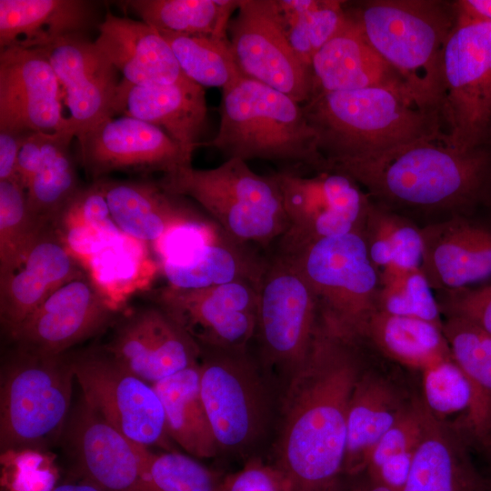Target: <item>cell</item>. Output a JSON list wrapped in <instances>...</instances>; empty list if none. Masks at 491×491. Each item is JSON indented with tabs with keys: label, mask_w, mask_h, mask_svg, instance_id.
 Returning <instances> with one entry per match:
<instances>
[{
	"label": "cell",
	"mask_w": 491,
	"mask_h": 491,
	"mask_svg": "<svg viewBox=\"0 0 491 491\" xmlns=\"http://www.w3.org/2000/svg\"><path fill=\"white\" fill-rule=\"evenodd\" d=\"M371 348L319 311L305 364L288 380L276 465L294 491H327L343 475L347 413Z\"/></svg>",
	"instance_id": "obj_1"
},
{
	"label": "cell",
	"mask_w": 491,
	"mask_h": 491,
	"mask_svg": "<svg viewBox=\"0 0 491 491\" xmlns=\"http://www.w3.org/2000/svg\"><path fill=\"white\" fill-rule=\"evenodd\" d=\"M331 170L353 178L374 203L416 223L491 213V145L459 150L422 139Z\"/></svg>",
	"instance_id": "obj_2"
},
{
	"label": "cell",
	"mask_w": 491,
	"mask_h": 491,
	"mask_svg": "<svg viewBox=\"0 0 491 491\" xmlns=\"http://www.w3.org/2000/svg\"><path fill=\"white\" fill-rule=\"evenodd\" d=\"M303 107L328 170L422 139L444 142L437 114L403 89L321 93Z\"/></svg>",
	"instance_id": "obj_3"
},
{
	"label": "cell",
	"mask_w": 491,
	"mask_h": 491,
	"mask_svg": "<svg viewBox=\"0 0 491 491\" xmlns=\"http://www.w3.org/2000/svg\"><path fill=\"white\" fill-rule=\"evenodd\" d=\"M345 9L419 104L439 116L442 57L457 19L455 1H345Z\"/></svg>",
	"instance_id": "obj_4"
},
{
	"label": "cell",
	"mask_w": 491,
	"mask_h": 491,
	"mask_svg": "<svg viewBox=\"0 0 491 491\" xmlns=\"http://www.w3.org/2000/svg\"><path fill=\"white\" fill-rule=\"evenodd\" d=\"M220 122L207 145L226 159H263L328 171L303 105L261 82L242 76L222 90Z\"/></svg>",
	"instance_id": "obj_5"
},
{
	"label": "cell",
	"mask_w": 491,
	"mask_h": 491,
	"mask_svg": "<svg viewBox=\"0 0 491 491\" xmlns=\"http://www.w3.org/2000/svg\"><path fill=\"white\" fill-rule=\"evenodd\" d=\"M158 185L170 195L196 201L229 237L266 247L279 240L287 219L278 184L239 158L209 169L192 165L164 175Z\"/></svg>",
	"instance_id": "obj_6"
},
{
	"label": "cell",
	"mask_w": 491,
	"mask_h": 491,
	"mask_svg": "<svg viewBox=\"0 0 491 491\" xmlns=\"http://www.w3.org/2000/svg\"><path fill=\"white\" fill-rule=\"evenodd\" d=\"M74 380L68 352L42 356L15 349L1 369L2 452L39 448L61 437L72 409Z\"/></svg>",
	"instance_id": "obj_7"
},
{
	"label": "cell",
	"mask_w": 491,
	"mask_h": 491,
	"mask_svg": "<svg viewBox=\"0 0 491 491\" xmlns=\"http://www.w3.org/2000/svg\"><path fill=\"white\" fill-rule=\"evenodd\" d=\"M456 12L442 57L439 117L444 142L470 150L491 145V22Z\"/></svg>",
	"instance_id": "obj_8"
},
{
	"label": "cell",
	"mask_w": 491,
	"mask_h": 491,
	"mask_svg": "<svg viewBox=\"0 0 491 491\" xmlns=\"http://www.w3.org/2000/svg\"><path fill=\"white\" fill-rule=\"evenodd\" d=\"M200 393L218 452L240 454L264 434L269 396L246 348L201 347Z\"/></svg>",
	"instance_id": "obj_9"
},
{
	"label": "cell",
	"mask_w": 491,
	"mask_h": 491,
	"mask_svg": "<svg viewBox=\"0 0 491 491\" xmlns=\"http://www.w3.org/2000/svg\"><path fill=\"white\" fill-rule=\"evenodd\" d=\"M292 259L311 286L320 312L356 336L377 310L380 274L370 261L362 231L321 239Z\"/></svg>",
	"instance_id": "obj_10"
},
{
	"label": "cell",
	"mask_w": 491,
	"mask_h": 491,
	"mask_svg": "<svg viewBox=\"0 0 491 491\" xmlns=\"http://www.w3.org/2000/svg\"><path fill=\"white\" fill-rule=\"evenodd\" d=\"M273 175L287 219L278 254L293 256L321 239L363 230L371 200L347 175L328 170L305 176L286 168Z\"/></svg>",
	"instance_id": "obj_11"
},
{
	"label": "cell",
	"mask_w": 491,
	"mask_h": 491,
	"mask_svg": "<svg viewBox=\"0 0 491 491\" xmlns=\"http://www.w3.org/2000/svg\"><path fill=\"white\" fill-rule=\"evenodd\" d=\"M318 301L295 263L275 254L259 292L256 335L265 366L290 377L305 364L316 334Z\"/></svg>",
	"instance_id": "obj_12"
},
{
	"label": "cell",
	"mask_w": 491,
	"mask_h": 491,
	"mask_svg": "<svg viewBox=\"0 0 491 491\" xmlns=\"http://www.w3.org/2000/svg\"><path fill=\"white\" fill-rule=\"evenodd\" d=\"M69 356L82 397L96 413L131 441L171 450L164 408L152 384L101 346Z\"/></svg>",
	"instance_id": "obj_13"
},
{
	"label": "cell",
	"mask_w": 491,
	"mask_h": 491,
	"mask_svg": "<svg viewBox=\"0 0 491 491\" xmlns=\"http://www.w3.org/2000/svg\"><path fill=\"white\" fill-rule=\"evenodd\" d=\"M260 286L250 281L196 289L166 286L150 297L200 347L246 348L256 331Z\"/></svg>",
	"instance_id": "obj_14"
},
{
	"label": "cell",
	"mask_w": 491,
	"mask_h": 491,
	"mask_svg": "<svg viewBox=\"0 0 491 491\" xmlns=\"http://www.w3.org/2000/svg\"><path fill=\"white\" fill-rule=\"evenodd\" d=\"M228 34L235 58L245 76L302 105L311 97V72L288 41L276 0H239Z\"/></svg>",
	"instance_id": "obj_15"
},
{
	"label": "cell",
	"mask_w": 491,
	"mask_h": 491,
	"mask_svg": "<svg viewBox=\"0 0 491 491\" xmlns=\"http://www.w3.org/2000/svg\"><path fill=\"white\" fill-rule=\"evenodd\" d=\"M79 159L94 181L112 172L172 174L191 166L195 149L140 119L109 117L77 135Z\"/></svg>",
	"instance_id": "obj_16"
},
{
	"label": "cell",
	"mask_w": 491,
	"mask_h": 491,
	"mask_svg": "<svg viewBox=\"0 0 491 491\" xmlns=\"http://www.w3.org/2000/svg\"><path fill=\"white\" fill-rule=\"evenodd\" d=\"M117 310L85 275L58 288L8 337L15 349L59 356L113 326Z\"/></svg>",
	"instance_id": "obj_17"
},
{
	"label": "cell",
	"mask_w": 491,
	"mask_h": 491,
	"mask_svg": "<svg viewBox=\"0 0 491 491\" xmlns=\"http://www.w3.org/2000/svg\"><path fill=\"white\" fill-rule=\"evenodd\" d=\"M77 474L105 491H148L145 451L85 400L72 407L62 432Z\"/></svg>",
	"instance_id": "obj_18"
},
{
	"label": "cell",
	"mask_w": 491,
	"mask_h": 491,
	"mask_svg": "<svg viewBox=\"0 0 491 491\" xmlns=\"http://www.w3.org/2000/svg\"><path fill=\"white\" fill-rule=\"evenodd\" d=\"M114 326L101 347L149 384L199 364V345L157 305L135 309L117 318Z\"/></svg>",
	"instance_id": "obj_19"
},
{
	"label": "cell",
	"mask_w": 491,
	"mask_h": 491,
	"mask_svg": "<svg viewBox=\"0 0 491 491\" xmlns=\"http://www.w3.org/2000/svg\"><path fill=\"white\" fill-rule=\"evenodd\" d=\"M0 50V130L73 131L63 110L59 82L43 50Z\"/></svg>",
	"instance_id": "obj_20"
},
{
	"label": "cell",
	"mask_w": 491,
	"mask_h": 491,
	"mask_svg": "<svg viewBox=\"0 0 491 491\" xmlns=\"http://www.w3.org/2000/svg\"><path fill=\"white\" fill-rule=\"evenodd\" d=\"M40 49L57 77L75 137L114 116L117 70L94 41L76 34Z\"/></svg>",
	"instance_id": "obj_21"
},
{
	"label": "cell",
	"mask_w": 491,
	"mask_h": 491,
	"mask_svg": "<svg viewBox=\"0 0 491 491\" xmlns=\"http://www.w3.org/2000/svg\"><path fill=\"white\" fill-rule=\"evenodd\" d=\"M421 270L433 290L491 278V213L455 215L421 225Z\"/></svg>",
	"instance_id": "obj_22"
},
{
	"label": "cell",
	"mask_w": 491,
	"mask_h": 491,
	"mask_svg": "<svg viewBox=\"0 0 491 491\" xmlns=\"http://www.w3.org/2000/svg\"><path fill=\"white\" fill-rule=\"evenodd\" d=\"M75 256L53 225L39 235L22 265L0 279V321L9 336L65 284L84 276Z\"/></svg>",
	"instance_id": "obj_23"
},
{
	"label": "cell",
	"mask_w": 491,
	"mask_h": 491,
	"mask_svg": "<svg viewBox=\"0 0 491 491\" xmlns=\"http://www.w3.org/2000/svg\"><path fill=\"white\" fill-rule=\"evenodd\" d=\"M110 214L126 235L158 242L175 231L203 229L210 224L199 213L163 190L157 183L100 179Z\"/></svg>",
	"instance_id": "obj_24"
},
{
	"label": "cell",
	"mask_w": 491,
	"mask_h": 491,
	"mask_svg": "<svg viewBox=\"0 0 491 491\" xmlns=\"http://www.w3.org/2000/svg\"><path fill=\"white\" fill-rule=\"evenodd\" d=\"M94 41L123 81L137 85L173 84L186 79L161 34L144 23L109 10Z\"/></svg>",
	"instance_id": "obj_25"
},
{
	"label": "cell",
	"mask_w": 491,
	"mask_h": 491,
	"mask_svg": "<svg viewBox=\"0 0 491 491\" xmlns=\"http://www.w3.org/2000/svg\"><path fill=\"white\" fill-rule=\"evenodd\" d=\"M121 114L151 124L183 146L195 149L207 106L204 87L190 79L166 85L119 82L113 105Z\"/></svg>",
	"instance_id": "obj_26"
},
{
	"label": "cell",
	"mask_w": 491,
	"mask_h": 491,
	"mask_svg": "<svg viewBox=\"0 0 491 491\" xmlns=\"http://www.w3.org/2000/svg\"><path fill=\"white\" fill-rule=\"evenodd\" d=\"M310 72L311 96L376 86L403 89L412 94L347 15L337 32L314 55Z\"/></svg>",
	"instance_id": "obj_27"
},
{
	"label": "cell",
	"mask_w": 491,
	"mask_h": 491,
	"mask_svg": "<svg viewBox=\"0 0 491 491\" xmlns=\"http://www.w3.org/2000/svg\"><path fill=\"white\" fill-rule=\"evenodd\" d=\"M267 262L215 226L186 251L165 255L162 269L168 286L196 289L235 281L261 285Z\"/></svg>",
	"instance_id": "obj_28"
},
{
	"label": "cell",
	"mask_w": 491,
	"mask_h": 491,
	"mask_svg": "<svg viewBox=\"0 0 491 491\" xmlns=\"http://www.w3.org/2000/svg\"><path fill=\"white\" fill-rule=\"evenodd\" d=\"M426 409L423 433L402 491H475L480 468L466 433L457 422L439 419Z\"/></svg>",
	"instance_id": "obj_29"
},
{
	"label": "cell",
	"mask_w": 491,
	"mask_h": 491,
	"mask_svg": "<svg viewBox=\"0 0 491 491\" xmlns=\"http://www.w3.org/2000/svg\"><path fill=\"white\" fill-rule=\"evenodd\" d=\"M442 330L472 393L470 406L457 423L475 453L491 465V335L459 317H446Z\"/></svg>",
	"instance_id": "obj_30"
},
{
	"label": "cell",
	"mask_w": 491,
	"mask_h": 491,
	"mask_svg": "<svg viewBox=\"0 0 491 491\" xmlns=\"http://www.w3.org/2000/svg\"><path fill=\"white\" fill-rule=\"evenodd\" d=\"M412 398H406L384 375L366 367L349 401L343 475L357 474L366 468L373 448Z\"/></svg>",
	"instance_id": "obj_31"
},
{
	"label": "cell",
	"mask_w": 491,
	"mask_h": 491,
	"mask_svg": "<svg viewBox=\"0 0 491 491\" xmlns=\"http://www.w3.org/2000/svg\"><path fill=\"white\" fill-rule=\"evenodd\" d=\"M94 4L84 0H0V49H40L94 24Z\"/></svg>",
	"instance_id": "obj_32"
},
{
	"label": "cell",
	"mask_w": 491,
	"mask_h": 491,
	"mask_svg": "<svg viewBox=\"0 0 491 491\" xmlns=\"http://www.w3.org/2000/svg\"><path fill=\"white\" fill-rule=\"evenodd\" d=\"M358 336L375 353L421 371L452 358L442 326L418 318L376 311Z\"/></svg>",
	"instance_id": "obj_33"
},
{
	"label": "cell",
	"mask_w": 491,
	"mask_h": 491,
	"mask_svg": "<svg viewBox=\"0 0 491 491\" xmlns=\"http://www.w3.org/2000/svg\"><path fill=\"white\" fill-rule=\"evenodd\" d=\"M152 386L162 403L169 437L191 456H216L218 447L200 393L199 364Z\"/></svg>",
	"instance_id": "obj_34"
},
{
	"label": "cell",
	"mask_w": 491,
	"mask_h": 491,
	"mask_svg": "<svg viewBox=\"0 0 491 491\" xmlns=\"http://www.w3.org/2000/svg\"><path fill=\"white\" fill-rule=\"evenodd\" d=\"M121 4L158 32L228 37L239 0H129Z\"/></svg>",
	"instance_id": "obj_35"
},
{
	"label": "cell",
	"mask_w": 491,
	"mask_h": 491,
	"mask_svg": "<svg viewBox=\"0 0 491 491\" xmlns=\"http://www.w3.org/2000/svg\"><path fill=\"white\" fill-rule=\"evenodd\" d=\"M75 137L71 130L51 134L42 162L26 185L28 210L45 226L55 223L81 188L69 151Z\"/></svg>",
	"instance_id": "obj_36"
},
{
	"label": "cell",
	"mask_w": 491,
	"mask_h": 491,
	"mask_svg": "<svg viewBox=\"0 0 491 491\" xmlns=\"http://www.w3.org/2000/svg\"><path fill=\"white\" fill-rule=\"evenodd\" d=\"M362 232L379 274L420 268L423 238L416 221L371 201Z\"/></svg>",
	"instance_id": "obj_37"
},
{
	"label": "cell",
	"mask_w": 491,
	"mask_h": 491,
	"mask_svg": "<svg viewBox=\"0 0 491 491\" xmlns=\"http://www.w3.org/2000/svg\"><path fill=\"white\" fill-rule=\"evenodd\" d=\"M276 4L294 52L310 70L316 53L345 22V1L276 0Z\"/></svg>",
	"instance_id": "obj_38"
},
{
	"label": "cell",
	"mask_w": 491,
	"mask_h": 491,
	"mask_svg": "<svg viewBox=\"0 0 491 491\" xmlns=\"http://www.w3.org/2000/svg\"><path fill=\"white\" fill-rule=\"evenodd\" d=\"M170 45L184 75L205 87H228L242 76L228 37L159 32Z\"/></svg>",
	"instance_id": "obj_39"
},
{
	"label": "cell",
	"mask_w": 491,
	"mask_h": 491,
	"mask_svg": "<svg viewBox=\"0 0 491 491\" xmlns=\"http://www.w3.org/2000/svg\"><path fill=\"white\" fill-rule=\"evenodd\" d=\"M47 226L31 215L25 189L17 180L0 181V279L22 265Z\"/></svg>",
	"instance_id": "obj_40"
},
{
	"label": "cell",
	"mask_w": 491,
	"mask_h": 491,
	"mask_svg": "<svg viewBox=\"0 0 491 491\" xmlns=\"http://www.w3.org/2000/svg\"><path fill=\"white\" fill-rule=\"evenodd\" d=\"M376 311L443 326L436 295L421 268L381 272Z\"/></svg>",
	"instance_id": "obj_41"
},
{
	"label": "cell",
	"mask_w": 491,
	"mask_h": 491,
	"mask_svg": "<svg viewBox=\"0 0 491 491\" xmlns=\"http://www.w3.org/2000/svg\"><path fill=\"white\" fill-rule=\"evenodd\" d=\"M148 491H220L222 478L190 456L145 451Z\"/></svg>",
	"instance_id": "obj_42"
},
{
	"label": "cell",
	"mask_w": 491,
	"mask_h": 491,
	"mask_svg": "<svg viewBox=\"0 0 491 491\" xmlns=\"http://www.w3.org/2000/svg\"><path fill=\"white\" fill-rule=\"evenodd\" d=\"M421 372L420 397L433 416L446 420L448 416L456 413L466 414L471 404V388L453 358L440 361Z\"/></svg>",
	"instance_id": "obj_43"
},
{
	"label": "cell",
	"mask_w": 491,
	"mask_h": 491,
	"mask_svg": "<svg viewBox=\"0 0 491 491\" xmlns=\"http://www.w3.org/2000/svg\"><path fill=\"white\" fill-rule=\"evenodd\" d=\"M53 226L60 235H95L112 241L121 232L112 219L99 180L80 188Z\"/></svg>",
	"instance_id": "obj_44"
},
{
	"label": "cell",
	"mask_w": 491,
	"mask_h": 491,
	"mask_svg": "<svg viewBox=\"0 0 491 491\" xmlns=\"http://www.w3.org/2000/svg\"><path fill=\"white\" fill-rule=\"evenodd\" d=\"M426 412L421 397L413 396L404 413L373 448L366 469L374 471L388 457L415 448L423 433Z\"/></svg>",
	"instance_id": "obj_45"
},
{
	"label": "cell",
	"mask_w": 491,
	"mask_h": 491,
	"mask_svg": "<svg viewBox=\"0 0 491 491\" xmlns=\"http://www.w3.org/2000/svg\"><path fill=\"white\" fill-rule=\"evenodd\" d=\"M436 297L446 317L466 319L491 335V283L439 290Z\"/></svg>",
	"instance_id": "obj_46"
},
{
	"label": "cell",
	"mask_w": 491,
	"mask_h": 491,
	"mask_svg": "<svg viewBox=\"0 0 491 491\" xmlns=\"http://www.w3.org/2000/svg\"><path fill=\"white\" fill-rule=\"evenodd\" d=\"M220 491H294L285 472L276 464L251 458L239 470L224 476Z\"/></svg>",
	"instance_id": "obj_47"
},
{
	"label": "cell",
	"mask_w": 491,
	"mask_h": 491,
	"mask_svg": "<svg viewBox=\"0 0 491 491\" xmlns=\"http://www.w3.org/2000/svg\"><path fill=\"white\" fill-rule=\"evenodd\" d=\"M53 133L29 132L19 151L15 180L25 189L28 182L37 171Z\"/></svg>",
	"instance_id": "obj_48"
},
{
	"label": "cell",
	"mask_w": 491,
	"mask_h": 491,
	"mask_svg": "<svg viewBox=\"0 0 491 491\" xmlns=\"http://www.w3.org/2000/svg\"><path fill=\"white\" fill-rule=\"evenodd\" d=\"M416 448V446L388 457L374 471L366 470L393 491H402L411 469Z\"/></svg>",
	"instance_id": "obj_49"
},
{
	"label": "cell",
	"mask_w": 491,
	"mask_h": 491,
	"mask_svg": "<svg viewBox=\"0 0 491 491\" xmlns=\"http://www.w3.org/2000/svg\"><path fill=\"white\" fill-rule=\"evenodd\" d=\"M28 133L0 130V181L15 179L19 151Z\"/></svg>",
	"instance_id": "obj_50"
},
{
	"label": "cell",
	"mask_w": 491,
	"mask_h": 491,
	"mask_svg": "<svg viewBox=\"0 0 491 491\" xmlns=\"http://www.w3.org/2000/svg\"><path fill=\"white\" fill-rule=\"evenodd\" d=\"M327 491H393L366 469L354 475H342Z\"/></svg>",
	"instance_id": "obj_51"
},
{
	"label": "cell",
	"mask_w": 491,
	"mask_h": 491,
	"mask_svg": "<svg viewBox=\"0 0 491 491\" xmlns=\"http://www.w3.org/2000/svg\"><path fill=\"white\" fill-rule=\"evenodd\" d=\"M456 5L469 16L491 22V0H458Z\"/></svg>",
	"instance_id": "obj_52"
},
{
	"label": "cell",
	"mask_w": 491,
	"mask_h": 491,
	"mask_svg": "<svg viewBox=\"0 0 491 491\" xmlns=\"http://www.w3.org/2000/svg\"><path fill=\"white\" fill-rule=\"evenodd\" d=\"M51 491H105L88 482L65 483L55 486Z\"/></svg>",
	"instance_id": "obj_53"
},
{
	"label": "cell",
	"mask_w": 491,
	"mask_h": 491,
	"mask_svg": "<svg viewBox=\"0 0 491 491\" xmlns=\"http://www.w3.org/2000/svg\"><path fill=\"white\" fill-rule=\"evenodd\" d=\"M475 491H491V465L480 469Z\"/></svg>",
	"instance_id": "obj_54"
}]
</instances>
